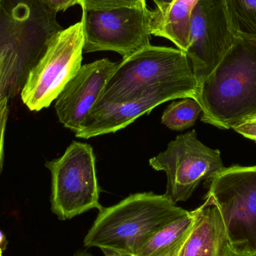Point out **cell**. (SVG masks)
Listing matches in <instances>:
<instances>
[{
	"mask_svg": "<svg viewBox=\"0 0 256 256\" xmlns=\"http://www.w3.org/2000/svg\"><path fill=\"white\" fill-rule=\"evenodd\" d=\"M201 120L230 129L256 116V38L238 34L231 49L198 86Z\"/></svg>",
	"mask_w": 256,
	"mask_h": 256,
	"instance_id": "1",
	"label": "cell"
},
{
	"mask_svg": "<svg viewBox=\"0 0 256 256\" xmlns=\"http://www.w3.org/2000/svg\"><path fill=\"white\" fill-rule=\"evenodd\" d=\"M188 213L165 194H132L99 210L84 239V246L132 256L158 230Z\"/></svg>",
	"mask_w": 256,
	"mask_h": 256,
	"instance_id": "2",
	"label": "cell"
},
{
	"mask_svg": "<svg viewBox=\"0 0 256 256\" xmlns=\"http://www.w3.org/2000/svg\"><path fill=\"white\" fill-rule=\"evenodd\" d=\"M182 80H197L186 52L149 44L118 63L98 100L124 103L155 86Z\"/></svg>",
	"mask_w": 256,
	"mask_h": 256,
	"instance_id": "3",
	"label": "cell"
},
{
	"mask_svg": "<svg viewBox=\"0 0 256 256\" xmlns=\"http://www.w3.org/2000/svg\"><path fill=\"white\" fill-rule=\"evenodd\" d=\"M85 36L82 20L58 32L28 70L21 91L30 110L48 108L82 67Z\"/></svg>",
	"mask_w": 256,
	"mask_h": 256,
	"instance_id": "4",
	"label": "cell"
},
{
	"mask_svg": "<svg viewBox=\"0 0 256 256\" xmlns=\"http://www.w3.org/2000/svg\"><path fill=\"white\" fill-rule=\"evenodd\" d=\"M209 182L207 196L220 212L233 251L256 256V165L225 168Z\"/></svg>",
	"mask_w": 256,
	"mask_h": 256,
	"instance_id": "5",
	"label": "cell"
},
{
	"mask_svg": "<svg viewBox=\"0 0 256 256\" xmlns=\"http://www.w3.org/2000/svg\"><path fill=\"white\" fill-rule=\"evenodd\" d=\"M45 166L52 178L51 210L60 220L103 208L99 202L96 156L90 144L73 142L62 156Z\"/></svg>",
	"mask_w": 256,
	"mask_h": 256,
	"instance_id": "6",
	"label": "cell"
},
{
	"mask_svg": "<svg viewBox=\"0 0 256 256\" xmlns=\"http://www.w3.org/2000/svg\"><path fill=\"white\" fill-rule=\"evenodd\" d=\"M149 164L166 173L165 195L176 204L186 201L202 180H210L226 168L220 150L204 146L195 130L178 136Z\"/></svg>",
	"mask_w": 256,
	"mask_h": 256,
	"instance_id": "7",
	"label": "cell"
},
{
	"mask_svg": "<svg viewBox=\"0 0 256 256\" xmlns=\"http://www.w3.org/2000/svg\"><path fill=\"white\" fill-rule=\"evenodd\" d=\"M226 0H198L192 12L186 54L198 86L237 39Z\"/></svg>",
	"mask_w": 256,
	"mask_h": 256,
	"instance_id": "8",
	"label": "cell"
},
{
	"mask_svg": "<svg viewBox=\"0 0 256 256\" xmlns=\"http://www.w3.org/2000/svg\"><path fill=\"white\" fill-rule=\"evenodd\" d=\"M84 52L114 51L123 58L150 44V9L82 10Z\"/></svg>",
	"mask_w": 256,
	"mask_h": 256,
	"instance_id": "9",
	"label": "cell"
},
{
	"mask_svg": "<svg viewBox=\"0 0 256 256\" xmlns=\"http://www.w3.org/2000/svg\"><path fill=\"white\" fill-rule=\"evenodd\" d=\"M197 92V80H182L155 86L142 96L124 103L98 100L75 135L78 138H90L117 132L168 100L186 98L195 100Z\"/></svg>",
	"mask_w": 256,
	"mask_h": 256,
	"instance_id": "10",
	"label": "cell"
},
{
	"mask_svg": "<svg viewBox=\"0 0 256 256\" xmlns=\"http://www.w3.org/2000/svg\"><path fill=\"white\" fill-rule=\"evenodd\" d=\"M118 63L108 58L82 66L56 99L60 122L74 134L94 106Z\"/></svg>",
	"mask_w": 256,
	"mask_h": 256,
	"instance_id": "11",
	"label": "cell"
},
{
	"mask_svg": "<svg viewBox=\"0 0 256 256\" xmlns=\"http://www.w3.org/2000/svg\"><path fill=\"white\" fill-rule=\"evenodd\" d=\"M196 218L176 256H232L234 254L220 212L212 197L196 209Z\"/></svg>",
	"mask_w": 256,
	"mask_h": 256,
	"instance_id": "12",
	"label": "cell"
},
{
	"mask_svg": "<svg viewBox=\"0 0 256 256\" xmlns=\"http://www.w3.org/2000/svg\"><path fill=\"white\" fill-rule=\"evenodd\" d=\"M198 0H174L161 8L150 10L152 36L164 38L186 52L191 14Z\"/></svg>",
	"mask_w": 256,
	"mask_h": 256,
	"instance_id": "13",
	"label": "cell"
},
{
	"mask_svg": "<svg viewBox=\"0 0 256 256\" xmlns=\"http://www.w3.org/2000/svg\"><path fill=\"white\" fill-rule=\"evenodd\" d=\"M195 210L158 230L131 256H176L190 232Z\"/></svg>",
	"mask_w": 256,
	"mask_h": 256,
	"instance_id": "14",
	"label": "cell"
},
{
	"mask_svg": "<svg viewBox=\"0 0 256 256\" xmlns=\"http://www.w3.org/2000/svg\"><path fill=\"white\" fill-rule=\"evenodd\" d=\"M200 104L190 98L172 103L162 116V124L172 130H183L194 126L200 114Z\"/></svg>",
	"mask_w": 256,
	"mask_h": 256,
	"instance_id": "15",
	"label": "cell"
},
{
	"mask_svg": "<svg viewBox=\"0 0 256 256\" xmlns=\"http://www.w3.org/2000/svg\"><path fill=\"white\" fill-rule=\"evenodd\" d=\"M238 34L256 38V0H226Z\"/></svg>",
	"mask_w": 256,
	"mask_h": 256,
	"instance_id": "16",
	"label": "cell"
},
{
	"mask_svg": "<svg viewBox=\"0 0 256 256\" xmlns=\"http://www.w3.org/2000/svg\"><path fill=\"white\" fill-rule=\"evenodd\" d=\"M82 10H106L121 8H147L146 0H80Z\"/></svg>",
	"mask_w": 256,
	"mask_h": 256,
	"instance_id": "17",
	"label": "cell"
},
{
	"mask_svg": "<svg viewBox=\"0 0 256 256\" xmlns=\"http://www.w3.org/2000/svg\"><path fill=\"white\" fill-rule=\"evenodd\" d=\"M9 108L8 94L3 96L0 100V174L2 171L4 158V138L6 126L8 118Z\"/></svg>",
	"mask_w": 256,
	"mask_h": 256,
	"instance_id": "18",
	"label": "cell"
},
{
	"mask_svg": "<svg viewBox=\"0 0 256 256\" xmlns=\"http://www.w3.org/2000/svg\"><path fill=\"white\" fill-rule=\"evenodd\" d=\"M232 129L256 142V116L240 122L234 126Z\"/></svg>",
	"mask_w": 256,
	"mask_h": 256,
	"instance_id": "19",
	"label": "cell"
},
{
	"mask_svg": "<svg viewBox=\"0 0 256 256\" xmlns=\"http://www.w3.org/2000/svg\"><path fill=\"white\" fill-rule=\"evenodd\" d=\"M39 1L56 12H64L76 4H80V0H39Z\"/></svg>",
	"mask_w": 256,
	"mask_h": 256,
	"instance_id": "20",
	"label": "cell"
},
{
	"mask_svg": "<svg viewBox=\"0 0 256 256\" xmlns=\"http://www.w3.org/2000/svg\"><path fill=\"white\" fill-rule=\"evenodd\" d=\"M102 250L104 256H131L128 254H122L118 251L112 250L102 249Z\"/></svg>",
	"mask_w": 256,
	"mask_h": 256,
	"instance_id": "21",
	"label": "cell"
},
{
	"mask_svg": "<svg viewBox=\"0 0 256 256\" xmlns=\"http://www.w3.org/2000/svg\"><path fill=\"white\" fill-rule=\"evenodd\" d=\"M152 1L154 2L156 8H161L167 6V4H170L174 0H152Z\"/></svg>",
	"mask_w": 256,
	"mask_h": 256,
	"instance_id": "22",
	"label": "cell"
},
{
	"mask_svg": "<svg viewBox=\"0 0 256 256\" xmlns=\"http://www.w3.org/2000/svg\"><path fill=\"white\" fill-rule=\"evenodd\" d=\"M6 246V237L3 232L0 230V248L4 250Z\"/></svg>",
	"mask_w": 256,
	"mask_h": 256,
	"instance_id": "23",
	"label": "cell"
},
{
	"mask_svg": "<svg viewBox=\"0 0 256 256\" xmlns=\"http://www.w3.org/2000/svg\"><path fill=\"white\" fill-rule=\"evenodd\" d=\"M73 256H93L90 252H87L86 250H78V252H75L74 255Z\"/></svg>",
	"mask_w": 256,
	"mask_h": 256,
	"instance_id": "24",
	"label": "cell"
},
{
	"mask_svg": "<svg viewBox=\"0 0 256 256\" xmlns=\"http://www.w3.org/2000/svg\"><path fill=\"white\" fill-rule=\"evenodd\" d=\"M232 256H245L240 255V254H236V252H234V254H233Z\"/></svg>",
	"mask_w": 256,
	"mask_h": 256,
	"instance_id": "25",
	"label": "cell"
},
{
	"mask_svg": "<svg viewBox=\"0 0 256 256\" xmlns=\"http://www.w3.org/2000/svg\"><path fill=\"white\" fill-rule=\"evenodd\" d=\"M2 251L3 250L2 248H0V256H2Z\"/></svg>",
	"mask_w": 256,
	"mask_h": 256,
	"instance_id": "26",
	"label": "cell"
},
{
	"mask_svg": "<svg viewBox=\"0 0 256 256\" xmlns=\"http://www.w3.org/2000/svg\"><path fill=\"white\" fill-rule=\"evenodd\" d=\"M3 1H4V0H0V6H1L2 3L3 2Z\"/></svg>",
	"mask_w": 256,
	"mask_h": 256,
	"instance_id": "27",
	"label": "cell"
}]
</instances>
